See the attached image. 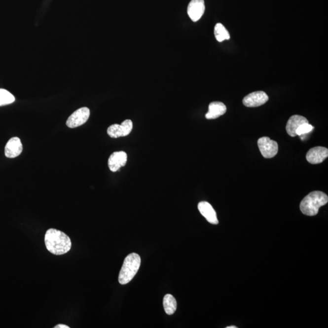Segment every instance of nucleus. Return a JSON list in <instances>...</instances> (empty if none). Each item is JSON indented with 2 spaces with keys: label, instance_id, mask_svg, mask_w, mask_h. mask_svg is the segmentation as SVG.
Instances as JSON below:
<instances>
[{
  "label": "nucleus",
  "instance_id": "nucleus-5",
  "mask_svg": "<svg viewBox=\"0 0 328 328\" xmlns=\"http://www.w3.org/2000/svg\"><path fill=\"white\" fill-rule=\"evenodd\" d=\"M90 110L87 107H82L70 115L67 121V125L71 128L80 127L87 122L90 117Z\"/></svg>",
  "mask_w": 328,
  "mask_h": 328
},
{
  "label": "nucleus",
  "instance_id": "nucleus-13",
  "mask_svg": "<svg viewBox=\"0 0 328 328\" xmlns=\"http://www.w3.org/2000/svg\"><path fill=\"white\" fill-rule=\"evenodd\" d=\"M309 123L306 117L300 115H292L289 119L286 129L287 133L291 137H295L296 136V131L300 125L303 123Z\"/></svg>",
  "mask_w": 328,
  "mask_h": 328
},
{
  "label": "nucleus",
  "instance_id": "nucleus-9",
  "mask_svg": "<svg viewBox=\"0 0 328 328\" xmlns=\"http://www.w3.org/2000/svg\"><path fill=\"white\" fill-rule=\"evenodd\" d=\"M328 156V149L323 146H316L308 151L306 154V159L311 164L322 163Z\"/></svg>",
  "mask_w": 328,
  "mask_h": 328
},
{
  "label": "nucleus",
  "instance_id": "nucleus-2",
  "mask_svg": "<svg viewBox=\"0 0 328 328\" xmlns=\"http://www.w3.org/2000/svg\"><path fill=\"white\" fill-rule=\"evenodd\" d=\"M328 202L326 193L320 191H312L301 201L300 211L307 216H315L318 214L320 207L326 205Z\"/></svg>",
  "mask_w": 328,
  "mask_h": 328
},
{
  "label": "nucleus",
  "instance_id": "nucleus-1",
  "mask_svg": "<svg viewBox=\"0 0 328 328\" xmlns=\"http://www.w3.org/2000/svg\"><path fill=\"white\" fill-rule=\"evenodd\" d=\"M44 242L48 251L52 254L60 255L67 254L72 248V241L61 231L49 229L46 232Z\"/></svg>",
  "mask_w": 328,
  "mask_h": 328
},
{
  "label": "nucleus",
  "instance_id": "nucleus-6",
  "mask_svg": "<svg viewBox=\"0 0 328 328\" xmlns=\"http://www.w3.org/2000/svg\"><path fill=\"white\" fill-rule=\"evenodd\" d=\"M133 122L130 119L124 120L121 124H113L108 128L107 133L109 137L118 138L127 136L133 130Z\"/></svg>",
  "mask_w": 328,
  "mask_h": 328
},
{
  "label": "nucleus",
  "instance_id": "nucleus-16",
  "mask_svg": "<svg viewBox=\"0 0 328 328\" xmlns=\"http://www.w3.org/2000/svg\"><path fill=\"white\" fill-rule=\"evenodd\" d=\"M214 33L215 37L219 42L229 40L230 36L229 32L221 23H217L215 26Z\"/></svg>",
  "mask_w": 328,
  "mask_h": 328
},
{
  "label": "nucleus",
  "instance_id": "nucleus-18",
  "mask_svg": "<svg viewBox=\"0 0 328 328\" xmlns=\"http://www.w3.org/2000/svg\"><path fill=\"white\" fill-rule=\"evenodd\" d=\"M314 128L312 127L311 125L309 124V123H303V124L300 125V127L297 128V130H296V136H300L306 135V134L310 133Z\"/></svg>",
  "mask_w": 328,
  "mask_h": 328
},
{
  "label": "nucleus",
  "instance_id": "nucleus-17",
  "mask_svg": "<svg viewBox=\"0 0 328 328\" xmlns=\"http://www.w3.org/2000/svg\"><path fill=\"white\" fill-rule=\"evenodd\" d=\"M15 100L14 96L8 91L0 89V107L12 104Z\"/></svg>",
  "mask_w": 328,
  "mask_h": 328
},
{
  "label": "nucleus",
  "instance_id": "nucleus-4",
  "mask_svg": "<svg viewBox=\"0 0 328 328\" xmlns=\"http://www.w3.org/2000/svg\"><path fill=\"white\" fill-rule=\"evenodd\" d=\"M258 146L262 156L266 159H271L276 156L279 151V146L276 141L269 137H262L258 140Z\"/></svg>",
  "mask_w": 328,
  "mask_h": 328
},
{
  "label": "nucleus",
  "instance_id": "nucleus-8",
  "mask_svg": "<svg viewBox=\"0 0 328 328\" xmlns=\"http://www.w3.org/2000/svg\"><path fill=\"white\" fill-rule=\"evenodd\" d=\"M205 11L204 0H191L187 7V14L194 22H197L203 16Z\"/></svg>",
  "mask_w": 328,
  "mask_h": 328
},
{
  "label": "nucleus",
  "instance_id": "nucleus-14",
  "mask_svg": "<svg viewBox=\"0 0 328 328\" xmlns=\"http://www.w3.org/2000/svg\"><path fill=\"white\" fill-rule=\"evenodd\" d=\"M227 111V108L221 102H214L209 104V111L206 114L207 119H217L224 115Z\"/></svg>",
  "mask_w": 328,
  "mask_h": 328
},
{
  "label": "nucleus",
  "instance_id": "nucleus-15",
  "mask_svg": "<svg viewBox=\"0 0 328 328\" xmlns=\"http://www.w3.org/2000/svg\"><path fill=\"white\" fill-rule=\"evenodd\" d=\"M163 305L165 312L169 316L175 313L177 308V302L175 298L171 294H167L164 296Z\"/></svg>",
  "mask_w": 328,
  "mask_h": 328
},
{
  "label": "nucleus",
  "instance_id": "nucleus-3",
  "mask_svg": "<svg viewBox=\"0 0 328 328\" xmlns=\"http://www.w3.org/2000/svg\"><path fill=\"white\" fill-rule=\"evenodd\" d=\"M141 262V257L137 254L132 253L126 257L119 273L120 284H127L133 280L140 269Z\"/></svg>",
  "mask_w": 328,
  "mask_h": 328
},
{
  "label": "nucleus",
  "instance_id": "nucleus-12",
  "mask_svg": "<svg viewBox=\"0 0 328 328\" xmlns=\"http://www.w3.org/2000/svg\"><path fill=\"white\" fill-rule=\"evenodd\" d=\"M198 208L207 221L212 224H219V221L218 220L216 212L211 204L206 201H202L198 204Z\"/></svg>",
  "mask_w": 328,
  "mask_h": 328
},
{
  "label": "nucleus",
  "instance_id": "nucleus-10",
  "mask_svg": "<svg viewBox=\"0 0 328 328\" xmlns=\"http://www.w3.org/2000/svg\"><path fill=\"white\" fill-rule=\"evenodd\" d=\"M127 162V154L123 151H116L111 154L109 159V167L112 172L118 171L124 167Z\"/></svg>",
  "mask_w": 328,
  "mask_h": 328
},
{
  "label": "nucleus",
  "instance_id": "nucleus-19",
  "mask_svg": "<svg viewBox=\"0 0 328 328\" xmlns=\"http://www.w3.org/2000/svg\"><path fill=\"white\" fill-rule=\"evenodd\" d=\"M54 328H70V327H68L67 325L59 324L54 327Z\"/></svg>",
  "mask_w": 328,
  "mask_h": 328
},
{
  "label": "nucleus",
  "instance_id": "nucleus-7",
  "mask_svg": "<svg viewBox=\"0 0 328 328\" xmlns=\"http://www.w3.org/2000/svg\"><path fill=\"white\" fill-rule=\"evenodd\" d=\"M269 97L264 91L254 92L247 95L243 100V103L247 107H258L268 101Z\"/></svg>",
  "mask_w": 328,
  "mask_h": 328
},
{
  "label": "nucleus",
  "instance_id": "nucleus-11",
  "mask_svg": "<svg viewBox=\"0 0 328 328\" xmlns=\"http://www.w3.org/2000/svg\"><path fill=\"white\" fill-rule=\"evenodd\" d=\"M23 151V145L20 138L14 137L10 139L5 146V156L8 158H15Z\"/></svg>",
  "mask_w": 328,
  "mask_h": 328
},
{
  "label": "nucleus",
  "instance_id": "nucleus-20",
  "mask_svg": "<svg viewBox=\"0 0 328 328\" xmlns=\"http://www.w3.org/2000/svg\"><path fill=\"white\" fill-rule=\"evenodd\" d=\"M226 328H237V327L235 326H231V327H226Z\"/></svg>",
  "mask_w": 328,
  "mask_h": 328
}]
</instances>
